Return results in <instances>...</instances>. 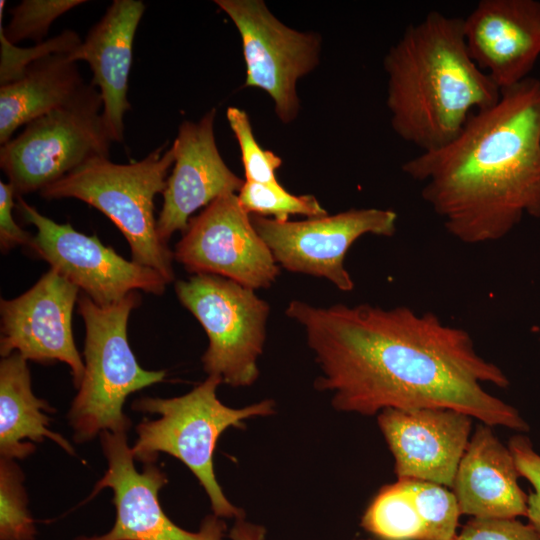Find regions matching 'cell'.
Wrapping results in <instances>:
<instances>
[{
	"label": "cell",
	"instance_id": "1",
	"mask_svg": "<svg viewBox=\"0 0 540 540\" xmlns=\"http://www.w3.org/2000/svg\"><path fill=\"white\" fill-rule=\"evenodd\" d=\"M285 313L304 328L321 371L315 387L331 394L337 411L448 408L491 427L529 430L516 408L483 386L508 387L505 373L477 353L466 330L432 312L292 300Z\"/></svg>",
	"mask_w": 540,
	"mask_h": 540
},
{
	"label": "cell",
	"instance_id": "2",
	"mask_svg": "<svg viewBox=\"0 0 540 540\" xmlns=\"http://www.w3.org/2000/svg\"><path fill=\"white\" fill-rule=\"evenodd\" d=\"M402 170L423 183V200L460 242L498 241L524 215L540 218V80L501 89L452 141Z\"/></svg>",
	"mask_w": 540,
	"mask_h": 540
},
{
	"label": "cell",
	"instance_id": "3",
	"mask_svg": "<svg viewBox=\"0 0 540 540\" xmlns=\"http://www.w3.org/2000/svg\"><path fill=\"white\" fill-rule=\"evenodd\" d=\"M383 64L391 126L423 152L448 144L473 113L500 98V88L468 52L463 19L437 11L408 26Z\"/></svg>",
	"mask_w": 540,
	"mask_h": 540
},
{
	"label": "cell",
	"instance_id": "4",
	"mask_svg": "<svg viewBox=\"0 0 540 540\" xmlns=\"http://www.w3.org/2000/svg\"><path fill=\"white\" fill-rule=\"evenodd\" d=\"M220 377H208L190 392L173 398L144 397L132 408L158 414L136 427L137 440L131 452L135 460L153 463L160 453L180 460L194 474L205 490L214 515L241 518L244 511L225 496L214 471V451L220 436L230 427H244L243 422L275 413V402L265 399L242 408H232L217 397Z\"/></svg>",
	"mask_w": 540,
	"mask_h": 540
},
{
	"label": "cell",
	"instance_id": "5",
	"mask_svg": "<svg viewBox=\"0 0 540 540\" xmlns=\"http://www.w3.org/2000/svg\"><path fill=\"white\" fill-rule=\"evenodd\" d=\"M167 143L142 160L117 164L95 157L42 189L45 199L75 198L105 214L126 238L132 261L159 272L168 283L175 277L173 252L157 234L154 199L164 192L174 164Z\"/></svg>",
	"mask_w": 540,
	"mask_h": 540
},
{
	"label": "cell",
	"instance_id": "6",
	"mask_svg": "<svg viewBox=\"0 0 540 540\" xmlns=\"http://www.w3.org/2000/svg\"><path fill=\"white\" fill-rule=\"evenodd\" d=\"M140 300L139 291H134L101 307L85 294L79 296L78 312L85 325V370L68 412L73 439L78 443L103 431L127 432L131 422L123 412L126 398L166 376L163 370L143 369L130 348L128 319Z\"/></svg>",
	"mask_w": 540,
	"mask_h": 540
},
{
	"label": "cell",
	"instance_id": "7",
	"mask_svg": "<svg viewBox=\"0 0 540 540\" xmlns=\"http://www.w3.org/2000/svg\"><path fill=\"white\" fill-rule=\"evenodd\" d=\"M101 109V94L90 83L74 101L29 122L1 146L0 167L16 198L40 192L92 158L109 157L113 141Z\"/></svg>",
	"mask_w": 540,
	"mask_h": 540
},
{
	"label": "cell",
	"instance_id": "8",
	"mask_svg": "<svg viewBox=\"0 0 540 540\" xmlns=\"http://www.w3.org/2000/svg\"><path fill=\"white\" fill-rule=\"evenodd\" d=\"M175 291L208 336L209 345L202 356L205 372L232 387L254 384L266 339L269 304L254 289L212 274L180 280Z\"/></svg>",
	"mask_w": 540,
	"mask_h": 540
},
{
	"label": "cell",
	"instance_id": "9",
	"mask_svg": "<svg viewBox=\"0 0 540 540\" xmlns=\"http://www.w3.org/2000/svg\"><path fill=\"white\" fill-rule=\"evenodd\" d=\"M232 20L242 41L246 87L259 88L273 100L284 124L298 116L297 81L318 63L321 37L283 24L262 0H215Z\"/></svg>",
	"mask_w": 540,
	"mask_h": 540
},
{
	"label": "cell",
	"instance_id": "10",
	"mask_svg": "<svg viewBox=\"0 0 540 540\" xmlns=\"http://www.w3.org/2000/svg\"><path fill=\"white\" fill-rule=\"evenodd\" d=\"M16 208L36 228L29 245L33 252L98 306H110L134 291L164 293L168 282L156 270L124 259L96 236L80 233L69 223H56L22 197L17 198Z\"/></svg>",
	"mask_w": 540,
	"mask_h": 540
},
{
	"label": "cell",
	"instance_id": "11",
	"mask_svg": "<svg viewBox=\"0 0 540 540\" xmlns=\"http://www.w3.org/2000/svg\"><path fill=\"white\" fill-rule=\"evenodd\" d=\"M397 213L390 209H350L303 221H278L251 215V221L280 267L329 280L339 290L355 284L344 266L345 256L364 235L392 237Z\"/></svg>",
	"mask_w": 540,
	"mask_h": 540
},
{
	"label": "cell",
	"instance_id": "12",
	"mask_svg": "<svg viewBox=\"0 0 540 540\" xmlns=\"http://www.w3.org/2000/svg\"><path fill=\"white\" fill-rule=\"evenodd\" d=\"M173 255L194 275H218L254 290L270 287L280 274L237 194L215 199L191 218Z\"/></svg>",
	"mask_w": 540,
	"mask_h": 540
},
{
	"label": "cell",
	"instance_id": "13",
	"mask_svg": "<svg viewBox=\"0 0 540 540\" xmlns=\"http://www.w3.org/2000/svg\"><path fill=\"white\" fill-rule=\"evenodd\" d=\"M99 436L107 469L92 495L112 489L116 518L107 533L75 540H223L226 525L216 515L205 518L197 532L184 530L166 515L158 498L166 474L154 462L136 469L126 432L103 431Z\"/></svg>",
	"mask_w": 540,
	"mask_h": 540
},
{
	"label": "cell",
	"instance_id": "14",
	"mask_svg": "<svg viewBox=\"0 0 540 540\" xmlns=\"http://www.w3.org/2000/svg\"><path fill=\"white\" fill-rule=\"evenodd\" d=\"M79 293L77 286L50 268L23 294L1 299V356L17 352L27 361L64 362L78 389L85 370L72 332Z\"/></svg>",
	"mask_w": 540,
	"mask_h": 540
},
{
	"label": "cell",
	"instance_id": "15",
	"mask_svg": "<svg viewBox=\"0 0 540 540\" xmlns=\"http://www.w3.org/2000/svg\"><path fill=\"white\" fill-rule=\"evenodd\" d=\"M473 417L448 408H388L378 426L394 458L397 479L429 481L452 488L471 438Z\"/></svg>",
	"mask_w": 540,
	"mask_h": 540
},
{
	"label": "cell",
	"instance_id": "16",
	"mask_svg": "<svg viewBox=\"0 0 540 540\" xmlns=\"http://www.w3.org/2000/svg\"><path fill=\"white\" fill-rule=\"evenodd\" d=\"M216 109H210L199 121H183L172 143L174 164L163 192V204L157 218V234L167 244L172 234L186 230L191 215L215 199L238 194L245 179L237 176L224 162L215 140Z\"/></svg>",
	"mask_w": 540,
	"mask_h": 540
},
{
	"label": "cell",
	"instance_id": "17",
	"mask_svg": "<svg viewBox=\"0 0 540 540\" xmlns=\"http://www.w3.org/2000/svg\"><path fill=\"white\" fill-rule=\"evenodd\" d=\"M468 52L501 89L529 77L540 56L539 0H481L463 19Z\"/></svg>",
	"mask_w": 540,
	"mask_h": 540
},
{
	"label": "cell",
	"instance_id": "18",
	"mask_svg": "<svg viewBox=\"0 0 540 540\" xmlns=\"http://www.w3.org/2000/svg\"><path fill=\"white\" fill-rule=\"evenodd\" d=\"M144 11L143 1L114 0L70 53L74 61L83 60L90 66L91 84L99 88L102 117L113 142L124 140V116L131 109L127 92L133 42Z\"/></svg>",
	"mask_w": 540,
	"mask_h": 540
},
{
	"label": "cell",
	"instance_id": "19",
	"mask_svg": "<svg viewBox=\"0 0 540 540\" xmlns=\"http://www.w3.org/2000/svg\"><path fill=\"white\" fill-rule=\"evenodd\" d=\"M508 446L492 427L479 422L459 462L453 485L460 513L472 518H517L527 515L528 495Z\"/></svg>",
	"mask_w": 540,
	"mask_h": 540
},
{
	"label": "cell",
	"instance_id": "20",
	"mask_svg": "<svg viewBox=\"0 0 540 540\" xmlns=\"http://www.w3.org/2000/svg\"><path fill=\"white\" fill-rule=\"evenodd\" d=\"M89 86L70 53H52L30 63L20 78L0 86V143L34 119L78 98Z\"/></svg>",
	"mask_w": 540,
	"mask_h": 540
},
{
	"label": "cell",
	"instance_id": "21",
	"mask_svg": "<svg viewBox=\"0 0 540 540\" xmlns=\"http://www.w3.org/2000/svg\"><path fill=\"white\" fill-rule=\"evenodd\" d=\"M53 408L36 397L31 387L27 360L14 352L0 362V454L23 459L35 451L33 442L45 438L74 455L73 446L61 434L49 429Z\"/></svg>",
	"mask_w": 540,
	"mask_h": 540
},
{
	"label": "cell",
	"instance_id": "22",
	"mask_svg": "<svg viewBox=\"0 0 540 540\" xmlns=\"http://www.w3.org/2000/svg\"><path fill=\"white\" fill-rule=\"evenodd\" d=\"M361 526L379 540H421L422 522L408 480L382 486L364 511Z\"/></svg>",
	"mask_w": 540,
	"mask_h": 540
},
{
	"label": "cell",
	"instance_id": "23",
	"mask_svg": "<svg viewBox=\"0 0 540 540\" xmlns=\"http://www.w3.org/2000/svg\"><path fill=\"white\" fill-rule=\"evenodd\" d=\"M237 196L240 205L249 215L273 216L278 221H287L290 215L309 218L327 215L315 196L291 194L280 183L245 181Z\"/></svg>",
	"mask_w": 540,
	"mask_h": 540
},
{
	"label": "cell",
	"instance_id": "24",
	"mask_svg": "<svg viewBox=\"0 0 540 540\" xmlns=\"http://www.w3.org/2000/svg\"><path fill=\"white\" fill-rule=\"evenodd\" d=\"M408 483L422 522L421 540H455L461 513L454 493L429 481Z\"/></svg>",
	"mask_w": 540,
	"mask_h": 540
},
{
	"label": "cell",
	"instance_id": "25",
	"mask_svg": "<svg viewBox=\"0 0 540 540\" xmlns=\"http://www.w3.org/2000/svg\"><path fill=\"white\" fill-rule=\"evenodd\" d=\"M24 476L12 459L0 460V540H34L37 530L28 510Z\"/></svg>",
	"mask_w": 540,
	"mask_h": 540
},
{
	"label": "cell",
	"instance_id": "26",
	"mask_svg": "<svg viewBox=\"0 0 540 540\" xmlns=\"http://www.w3.org/2000/svg\"><path fill=\"white\" fill-rule=\"evenodd\" d=\"M83 0H23L11 11V19L0 34L11 44L23 40L42 43L51 24L72 8L84 4Z\"/></svg>",
	"mask_w": 540,
	"mask_h": 540
},
{
	"label": "cell",
	"instance_id": "27",
	"mask_svg": "<svg viewBox=\"0 0 540 540\" xmlns=\"http://www.w3.org/2000/svg\"><path fill=\"white\" fill-rule=\"evenodd\" d=\"M228 123L239 143L245 181L260 184H278L276 170L282 160L272 151L264 150L257 143L248 114L237 107L226 111Z\"/></svg>",
	"mask_w": 540,
	"mask_h": 540
},
{
	"label": "cell",
	"instance_id": "28",
	"mask_svg": "<svg viewBox=\"0 0 540 540\" xmlns=\"http://www.w3.org/2000/svg\"><path fill=\"white\" fill-rule=\"evenodd\" d=\"M0 84L4 85L21 77L25 68L33 61L52 53H71L80 44L79 35L72 30H65L56 37L30 48H20L9 43L2 34Z\"/></svg>",
	"mask_w": 540,
	"mask_h": 540
},
{
	"label": "cell",
	"instance_id": "29",
	"mask_svg": "<svg viewBox=\"0 0 540 540\" xmlns=\"http://www.w3.org/2000/svg\"><path fill=\"white\" fill-rule=\"evenodd\" d=\"M508 448L512 453L519 476L525 478L533 487L527 497L529 524L540 533V454L527 436L515 435L510 438Z\"/></svg>",
	"mask_w": 540,
	"mask_h": 540
},
{
	"label": "cell",
	"instance_id": "30",
	"mask_svg": "<svg viewBox=\"0 0 540 540\" xmlns=\"http://www.w3.org/2000/svg\"><path fill=\"white\" fill-rule=\"evenodd\" d=\"M455 540H540V533L517 518H472Z\"/></svg>",
	"mask_w": 540,
	"mask_h": 540
},
{
	"label": "cell",
	"instance_id": "31",
	"mask_svg": "<svg viewBox=\"0 0 540 540\" xmlns=\"http://www.w3.org/2000/svg\"><path fill=\"white\" fill-rule=\"evenodd\" d=\"M14 198L12 186L0 181V247L3 253L20 245L29 246L33 238L13 218L12 210L16 206Z\"/></svg>",
	"mask_w": 540,
	"mask_h": 540
},
{
	"label": "cell",
	"instance_id": "32",
	"mask_svg": "<svg viewBox=\"0 0 540 540\" xmlns=\"http://www.w3.org/2000/svg\"><path fill=\"white\" fill-rule=\"evenodd\" d=\"M266 529L257 524L250 523L244 517L235 519V523L229 531L231 540H264ZM355 540H374V539H355Z\"/></svg>",
	"mask_w": 540,
	"mask_h": 540
}]
</instances>
